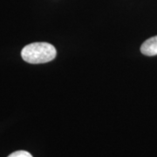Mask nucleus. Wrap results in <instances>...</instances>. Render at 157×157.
Listing matches in <instances>:
<instances>
[{"label":"nucleus","mask_w":157,"mask_h":157,"mask_svg":"<svg viewBox=\"0 0 157 157\" xmlns=\"http://www.w3.org/2000/svg\"><path fill=\"white\" fill-rule=\"evenodd\" d=\"M57 51L49 43L36 42L25 45L21 52V56L25 61L30 64H42L52 61L55 59Z\"/></svg>","instance_id":"f257e3e1"},{"label":"nucleus","mask_w":157,"mask_h":157,"mask_svg":"<svg viewBox=\"0 0 157 157\" xmlns=\"http://www.w3.org/2000/svg\"><path fill=\"white\" fill-rule=\"evenodd\" d=\"M140 52L146 56L157 55V36L146 40L140 47Z\"/></svg>","instance_id":"f03ea898"},{"label":"nucleus","mask_w":157,"mask_h":157,"mask_svg":"<svg viewBox=\"0 0 157 157\" xmlns=\"http://www.w3.org/2000/svg\"><path fill=\"white\" fill-rule=\"evenodd\" d=\"M8 157H33V155L26 151L24 150H19L11 154Z\"/></svg>","instance_id":"7ed1b4c3"}]
</instances>
